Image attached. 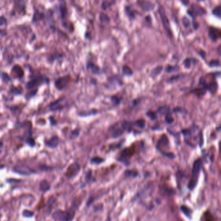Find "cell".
<instances>
[{
	"label": "cell",
	"mask_w": 221,
	"mask_h": 221,
	"mask_svg": "<svg viewBox=\"0 0 221 221\" xmlns=\"http://www.w3.org/2000/svg\"><path fill=\"white\" fill-rule=\"evenodd\" d=\"M50 184L46 180H43L40 183V190L42 192H46L50 189Z\"/></svg>",
	"instance_id": "obj_17"
},
{
	"label": "cell",
	"mask_w": 221,
	"mask_h": 221,
	"mask_svg": "<svg viewBox=\"0 0 221 221\" xmlns=\"http://www.w3.org/2000/svg\"><path fill=\"white\" fill-rule=\"evenodd\" d=\"M184 110L182 109V108H180V107H177V108H175L174 109V111L175 112H179V113H183V112H185L184 111Z\"/></svg>",
	"instance_id": "obj_46"
},
{
	"label": "cell",
	"mask_w": 221,
	"mask_h": 221,
	"mask_svg": "<svg viewBox=\"0 0 221 221\" xmlns=\"http://www.w3.org/2000/svg\"><path fill=\"white\" fill-rule=\"evenodd\" d=\"M219 155H220V157L221 159V141L219 143Z\"/></svg>",
	"instance_id": "obj_51"
},
{
	"label": "cell",
	"mask_w": 221,
	"mask_h": 221,
	"mask_svg": "<svg viewBox=\"0 0 221 221\" xmlns=\"http://www.w3.org/2000/svg\"><path fill=\"white\" fill-rule=\"evenodd\" d=\"M58 143H59L58 137H57V136H54V137H52L50 140H49L48 141H47L45 142V144L49 147L54 148L58 145Z\"/></svg>",
	"instance_id": "obj_13"
},
{
	"label": "cell",
	"mask_w": 221,
	"mask_h": 221,
	"mask_svg": "<svg viewBox=\"0 0 221 221\" xmlns=\"http://www.w3.org/2000/svg\"><path fill=\"white\" fill-rule=\"evenodd\" d=\"M209 65L210 67H219L220 65V63L219 60H217V59H213V60H211L210 63H209Z\"/></svg>",
	"instance_id": "obj_32"
},
{
	"label": "cell",
	"mask_w": 221,
	"mask_h": 221,
	"mask_svg": "<svg viewBox=\"0 0 221 221\" xmlns=\"http://www.w3.org/2000/svg\"><path fill=\"white\" fill-rule=\"evenodd\" d=\"M111 101L113 103L114 105H118L119 103H120V98H118L116 96H113L111 97Z\"/></svg>",
	"instance_id": "obj_38"
},
{
	"label": "cell",
	"mask_w": 221,
	"mask_h": 221,
	"mask_svg": "<svg viewBox=\"0 0 221 221\" xmlns=\"http://www.w3.org/2000/svg\"><path fill=\"white\" fill-rule=\"evenodd\" d=\"M45 18V15L43 12H41L38 9H35V12L33 14V16L32 18V22L36 23L43 20Z\"/></svg>",
	"instance_id": "obj_12"
},
{
	"label": "cell",
	"mask_w": 221,
	"mask_h": 221,
	"mask_svg": "<svg viewBox=\"0 0 221 221\" xmlns=\"http://www.w3.org/2000/svg\"><path fill=\"white\" fill-rule=\"evenodd\" d=\"M104 159L100 158V157H98V156L94 157V158H92L91 159V162L93 164H101L104 162Z\"/></svg>",
	"instance_id": "obj_29"
},
{
	"label": "cell",
	"mask_w": 221,
	"mask_h": 221,
	"mask_svg": "<svg viewBox=\"0 0 221 221\" xmlns=\"http://www.w3.org/2000/svg\"><path fill=\"white\" fill-rule=\"evenodd\" d=\"M75 210L70 208L67 210H57L53 214V218L56 221H72L75 216Z\"/></svg>",
	"instance_id": "obj_1"
},
{
	"label": "cell",
	"mask_w": 221,
	"mask_h": 221,
	"mask_svg": "<svg viewBox=\"0 0 221 221\" xmlns=\"http://www.w3.org/2000/svg\"><path fill=\"white\" fill-rule=\"evenodd\" d=\"M158 112L162 114V115H166L168 113H169V107L168 106H163V107H160L158 109Z\"/></svg>",
	"instance_id": "obj_24"
},
{
	"label": "cell",
	"mask_w": 221,
	"mask_h": 221,
	"mask_svg": "<svg viewBox=\"0 0 221 221\" xmlns=\"http://www.w3.org/2000/svg\"><path fill=\"white\" fill-rule=\"evenodd\" d=\"M135 124L138 127H139V128H141V129H143L145 127V126H146V122L145 120H144V119H139V120H137L135 122Z\"/></svg>",
	"instance_id": "obj_26"
},
{
	"label": "cell",
	"mask_w": 221,
	"mask_h": 221,
	"mask_svg": "<svg viewBox=\"0 0 221 221\" xmlns=\"http://www.w3.org/2000/svg\"><path fill=\"white\" fill-rule=\"evenodd\" d=\"M199 54H200V55H201V56L202 57V58H204V56H205V53L203 51V50H201V51H200L199 52Z\"/></svg>",
	"instance_id": "obj_50"
},
{
	"label": "cell",
	"mask_w": 221,
	"mask_h": 221,
	"mask_svg": "<svg viewBox=\"0 0 221 221\" xmlns=\"http://www.w3.org/2000/svg\"><path fill=\"white\" fill-rule=\"evenodd\" d=\"M18 13L21 15L26 14V1L25 0H14V8L12 14Z\"/></svg>",
	"instance_id": "obj_3"
},
{
	"label": "cell",
	"mask_w": 221,
	"mask_h": 221,
	"mask_svg": "<svg viewBox=\"0 0 221 221\" xmlns=\"http://www.w3.org/2000/svg\"><path fill=\"white\" fill-rule=\"evenodd\" d=\"M11 92L12 93V94H14V95L22 94V92H23L22 88L20 87H12L11 89Z\"/></svg>",
	"instance_id": "obj_28"
},
{
	"label": "cell",
	"mask_w": 221,
	"mask_h": 221,
	"mask_svg": "<svg viewBox=\"0 0 221 221\" xmlns=\"http://www.w3.org/2000/svg\"><path fill=\"white\" fill-rule=\"evenodd\" d=\"M165 121H166L168 124H171L174 122V118L171 116V114L169 113H168L165 115Z\"/></svg>",
	"instance_id": "obj_36"
},
{
	"label": "cell",
	"mask_w": 221,
	"mask_h": 221,
	"mask_svg": "<svg viewBox=\"0 0 221 221\" xmlns=\"http://www.w3.org/2000/svg\"><path fill=\"white\" fill-rule=\"evenodd\" d=\"M182 22H183V24H184V26L186 27H188L189 26V25H190L189 20L188 18H186V17H184V18H183V20H182Z\"/></svg>",
	"instance_id": "obj_44"
},
{
	"label": "cell",
	"mask_w": 221,
	"mask_h": 221,
	"mask_svg": "<svg viewBox=\"0 0 221 221\" xmlns=\"http://www.w3.org/2000/svg\"><path fill=\"white\" fill-rule=\"evenodd\" d=\"M80 171V165L76 162L71 164L67 168L65 173V176L68 178H72L78 175Z\"/></svg>",
	"instance_id": "obj_5"
},
{
	"label": "cell",
	"mask_w": 221,
	"mask_h": 221,
	"mask_svg": "<svg viewBox=\"0 0 221 221\" xmlns=\"http://www.w3.org/2000/svg\"><path fill=\"white\" fill-rule=\"evenodd\" d=\"M12 71L17 75L19 78H22L23 76V71L22 68L18 65H16L12 68Z\"/></svg>",
	"instance_id": "obj_18"
},
{
	"label": "cell",
	"mask_w": 221,
	"mask_h": 221,
	"mask_svg": "<svg viewBox=\"0 0 221 221\" xmlns=\"http://www.w3.org/2000/svg\"><path fill=\"white\" fill-rule=\"evenodd\" d=\"M112 132H111V136L113 138H118L120 137L121 135H123L124 133V129L122 128V126H120V127H112Z\"/></svg>",
	"instance_id": "obj_11"
},
{
	"label": "cell",
	"mask_w": 221,
	"mask_h": 221,
	"mask_svg": "<svg viewBox=\"0 0 221 221\" xmlns=\"http://www.w3.org/2000/svg\"><path fill=\"white\" fill-rule=\"evenodd\" d=\"M36 92H37V89H35V90L31 91V92H29L28 94H27V95L26 96V98H27V100H29V99L31 98H32V96H35V95H36Z\"/></svg>",
	"instance_id": "obj_39"
},
{
	"label": "cell",
	"mask_w": 221,
	"mask_h": 221,
	"mask_svg": "<svg viewBox=\"0 0 221 221\" xmlns=\"http://www.w3.org/2000/svg\"><path fill=\"white\" fill-rule=\"evenodd\" d=\"M111 5H112V3L110 2L104 1L102 3V8H104V9H106V8H107L109 7H110Z\"/></svg>",
	"instance_id": "obj_41"
},
{
	"label": "cell",
	"mask_w": 221,
	"mask_h": 221,
	"mask_svg": "<svg viewBox=\"0 0 221 221\" xmlns=\"http://www.w3.org/2000/svg\"><path fill=\"white\" fill-rule=\"evenodd\" d=\"M137 171H135V170H127L125 171V175L127 177H135L137 176Z\"/></svg>",
	"instance_id": "obj_27"
},
{
	"label": "cell",
	"mask_w": 221,
	"mask_h": 221,
	"mask_svg": "<svg viewBox=\"0 0 221 221\" xmlns=\"http://www.w3.org/2000/svg\"><path fill=\"white\" fill-rule=\"evenodd\" d=\"M120 126L124 130H129V129L131 128V123L127 121L122 122Z\"/></svg>",
	"instance_id": "obj_30"
},
{
	"label": "cell",
	"mask_w": 221,
	"mask_h": 221,
	"mask_svg": "<svg viewBox=\"0 0 221 221\" xmlns=\"http://www.w3.org/2000/svg\"><path fill=\"white\" fill-rule=\"evenodd\" d=\"M206 13V12L204 8L198 5H196V4H193V5H191L189 10L188 11V14L190 16H192L193 18L198 16H202Z\"/></svg>",
	"instance_id": "obj_4"
},
{
	"label": "cell",
	"mask_w": 221,
	"mask_h": 221,
	"mask_svg": "<svg viewBox=\"0 0 221 221\" xmlns=\"http://www.w3.org/2000/svg\"><path fill=\"white\" fill-rule=\"evenodd\" d=\"M176 69H177V67H175V66H168L167 67V72H169V73H170V72H172V71H174L177 70Z\"/></svg>",
	"instance_id": "obj_45"
},
{
	"label": "cell",
	"mask_w": 221,
	"mask_h": 221,
	"mask_svg": "<svg viewBox=\"0 0 221 221\" xmlns=\"http://www.w3.org/2000/svg\"><path fill=\"white\" fill-rule=\"evenodd\" d=\"M216 130H217V131H220V130H221V125L218 127L217 129H216Z\"/></svg>",
	"instance_id": "obj_53"
},
{
	"label": "cell",
	"mask_w": 221,
	"mask_h": 221,
	"mask_svg": "<svg viewBox=\"0 0 221 221\" xmlns=\"http://www.w3.org/2000/svg\"><path fill=\"white\" fill-rule=\"evenodd\" d=\"M126 13H127V16H129L130 18H134V17H135V14H134V13L133 12V11H131V8H130L129 7H127L126 8Z\"/></svg>",
	"instance_id": "obj_35"
},
{
	"label": "cell",
	"mask_w": 221,
	"mask_h": 221,
	"mask_svg": "<svg viewBox=\"0 0 221 221\" xmlns=\"http://www.w3.org/2000/svg\"><path fill=\"white\" fill-rule=\"evenodd\" d=\"M134 153H135V150L132 147L127 148L122 151L121 156L120 157V159H118V160L120 161V162H121L122 163L126 165H128L129 163V161L127 160V159L130 158V157L132 156Z\"/></svg>",
	"instance_id": "obj_6"
},
{
	"label": "cell",
	"mask_w": 221,
	"mask_h": 221,
	"mask_svg": "<svg viewBox=\"0 0 221 221\" xmlns=\"http://www.w3.org/2000/svg\"><path fill=\"white\" fill-rule=\"evenodd\" d=\"M12 171L22 175H29L35 173L34 170L25 165H16L12 169Z\"/></svg>",
	"instance_id": "obj_7"
},
{
	"label": "cell",
	"mask_w": 221,
	"mask_h": 221,
	"mask_svg": "<svg viewBox=\"0 0 221 221\" xmlns=\"http://www.w3.org/2000/svg\"><path fill=\"white\" fill-rule=\"evenodd\" d=\"M22 214L25 216V217H32V216L34 215V213L31 211L25 210H23Z\"/></svg>",
	"instance_id": "obj_33"
},
{
	"label": "cell",
	"mask_w": 221,
	"mask_h": 221,
	"mask_svg": "<svg viewBox=\"0 0 221 221\" xmlns=\"http://www.w3.org/2000/svg\"><path fill=\"white\" fill-rule=\"evenodd\" d=\"M181 210L182 211H183V213L184 214H186L187 216H189V213H190V210L188 209V207H185V206H182L181 207Z\"/></svg>",
	"instance_id": "obj_42"
},
{
	"label": "cell",
	"mask_w": 221,
	"mask_h": 221,
	"mask_svg": "<svg viewBox=\"0 0 221 221\" xmlns=\"http://www.w3.org/2000/svg\"><path fill=\"white\" fill-rule=\"evenodd\" d=\"M99 19H100V22L101 23H104V24L108 23L109 22V21H110L109 16L107 14H105L104 13H101L100 14Z\"/></svg>",
	"instance_id": "obj_21"
},
{
	"label": "cell",
	"mask_w": 221,
	"mask_h": 221,
	"mask_svg": "<svg viewBox=\"0 0 221 221\" xmlns=\"http://www.w3.org/2000/svg\"><path fill=\"white\" fill-rule=\"evenodd\" d=\"M213 14L218 18H221V5L213 8Z\"/></svg>",
	"instance_id": "obj_25"
},
{
	"label": "cell",
	"mask_w": 221,
	"mask_h": 221,
	"mask_svg": "<svg viewBox=\"0 0 221 221\" xmlns=\"http://www.w3.org/2000/svg\"><path fill=\"white\" fill-rule=\"evenodd\" d=\"M62 101V99H59V100H58L56 101H54V102H53L52 104H50V105H49L50 109L51 110H53L62 109V107L60 105V102Z\"/></svg>",
	"instance_id": "obj_19"
},
{
	"label": "cell",
	"mask_w": 221,
	"mask_h": 221,
	"mask_svg": "<svg viewBox=\"0 0 221 221\" xmlns=\"http://www.w3.org/2000/svg\"><path fill=\"white\" fill-rule=\"evenodd\" d=\"M162 69H163V67L162 66L160 65V66L156 67L155 68V69L152 71V72H151V75L153 76H156L157 75H159L161 73V71H162Z\"/></svg>",
	"instance_id": "obj_23"
},
{
	"label": "cell",
	"mask_w": 221,
	"mask_h": 221,
	"mask_svg": "<svg viewBox=\"0 0 221 221\" xmlns=\"http://www.w3.org/2000/svg\"><path fill=\"white\" fill-rule=\"evenodd\" d=\"M202 162L201 159H198L197 160L195 161V162L193 164V169H192V178H191L190 181L188 184V188L191 190L194 189L195 186L197 185L198 179V177H199V174H200V172H201V170L202 168Z\"/></svg>",
	"instance_id": "obj_2"
},
{
	"label": "cell",
	"mask_w": 221,
	"mask_h": 221,
	"mask_svg": "<svg viewBox=\"0 0 221 221\" xmlns=\"http://www.w3.org/2000/svg\"><path fill=\"white\" fill-rule=\"evenodd\" d=\"M26 142L29 144V146H34L35 145V140H34L33 138H32L31 137V138H29L27 140H26Z\"/></svg>",
	"instance_id": "obj_43"
},
{
	"label": "cell",
	"mask_w": 221,
	"mask_h": 221,
	"mask_svg": "<svg viewBox=\"0 0 221 221\" xmlns=\"http://www.w3.org/2000/svg\"><path fill=\"white\" fill-rule=\"evenodd\" d=\"M122 72H123V73L126 76H131V75H132L133 73L132 69H131V68L127 65H124L122 67Z\"/></svg>",
	"instance_id": "obj_22"
},
{
	"label": "cell",
	"mask_w": 221,
	"mask_h": 221,
	"mask_svg": "<svg viewBox=\"0 0 221 221\" xmlns=\"http://www.w3.org/2000/svg\"><path fill=\"white\" fill-rule=\"evenodd\" d=\"M87 67H88L89 69L93 73H95V74L99 73V72H100L99 67H98L96 65L94 64V63H89L88 65H87Z\"/></svg>",
	"instance_id": "obj_20"
},
{
	"label": "cell",
	"mask_w": 221,
	"mask_h": 221,
	"mask_svg": "<svg viewBox=\"0 0 221 221\" xmlns=\"http://www.w3.org/2000/svg\"><path fill=\"white\" fill-rule=\"evenodd\" d=\"M2 80H3L4 82H8L11 81V78L10 76H8V74L6 73H3L2 74Z\"/></svg>",
	"instance_id": "obj_34"
},
{
	"label": "cell",
	"mask_w": 221,
	"mask_h": 221,
	"mask_svg": "<svg viewBox=\"0 0 221 221\" xmlns=\"http://www.w3.org/2000/svg\"><path fill=\"white\" fill-rule=\"evenodd\" d=\"M181 2L184 5H188L189 4V0H181Z\"/></svg>",
	"instance_id": "obj_48"
},
{
	"label": "cell",
	"mask_w": 221,
	"mask_h": 221,
	"mask_svg": "<svg viewBox=\"0 0 221 221\" xmlns=\"http://www.w3.org/2000/svg\"><path fill=\"white\" fill-rule=\"evenodd\" d=\"M216 50H217V53H219V54L221 56V45L218 47V48H217V49H216Z\"/></svg>",
	"instance_id": "obj_49"
},
{
	"label": "cell",
	"mask_w": 221,
	"mask_h": 221,
	"mask_svg": "<svg viewBox=\"0 0 221 221\" xmlns=\"http://www.w3.org/2000/svg\"><path fill=\"white\" fill-rule=\"evenodd\" d=\"M159 13H160V16L161 20H162V22L163 24L164 28L165 29V31L168 32V33L169 34V35L171 36V29H170V24H169V22L168 20V18H167L166 15H165V12L164 11V9H161L159 10Z\"/></svg>",
	"instance_id": "obj_8"
},
{
	"label": "cell",
	"mask_w": 221,
	"mask_h": 221,
	"mask_svg": "<svg viewBox=\"0 0 221 221\" xmlns=\"http://www.w3.org/2000/svg\"><path fill=\"white\" fill-rule=\"evenodd\" d=\"M68 80L67 77H62L58 78L56 82H55V86L59 89V90H62L64 88L67 83Z\"/></svg>",
	"instance_id": "obj_10"
},
{
	"label": "cell",
	"mask_w": 221,
	"mask_h": 221,
	"mask_svg": "<svg viewBox=\"0 0 221 221\" xmlns=\"http://www.w3.org/2000/svg\"><path fill=\"white\" fill-rule=\"evenodd\" d=\"M147 115L151 119H152V120H156V119L157 118V117L155 113L153 112V111H148L147 113Z\"/></svg>",
	"instance_id": "obj_37"
},
{
	"label": "cell",
	"mask_w": 221,
	"mask_h": 221,
	"mask_svg": "<svg viewBox=\"0 0 221 221\" xmlns=\"http://www.w3.org/2000/svg\"><path fill=\"white\" fill-rule=\"evenodd\" d=\"M2 146H3V142L0 141V149L2 147Z\"/></svg>",
	"instance_id": "obj_52"
},
{
	"label": "cell",
	"mask_w": 221,
	"mask_h": 221,
	"mask_svg": "<svg viewBox=\"0 0 221 221\" xmlns=\"http://www.w3.org/2000/svg\"><path fill=\"white\" fill-rule=\"evenodd\" d=\"M192 60H193V59L192 58H186L183 62L184 65L185 66V67L188 68V69L190 68L191 65H192Z\"/></svg>",
	"instance_id": "obj_31"
},
{
	"label": "cell",
	"mask_w": 221,
	"mask_h": 221,
	"mask_svg": "<svg viewBox=\"0 0 221 221\" xmlns=\"http://www.w3.org/2000/svg\"><path fill=\"white\" fill-rule=\"evenodd\" d=\"M209 36L213 41L220 39V38H221V29L213 27H210L209 28Z\"/></svg>",
	"instance_id": "obj_9"
},
{
	"label": "cell",
	"mask_w": 221,
	"mask_h": 221,
	"mask_svg": "<svg viewBox=\"0 0 221 221\" xmlns=\"http://www.w3.org/2000/svg\"><path fill=\"white\" fill-rule=\"evenodd\" d=\"M168 144H169V140H168L167 136L164 135L162 136V137H161L160 139L159 140V142L158 144H157V147L158 148L163 147L164 146H168Z\"/></svg>",
	"instance_id": "obj_15"
},
{
	"label": "cell",
	"mask_w": 221,
	"mask_h": 221,
	"mask_svg": "<svg viewBox=\"0 0 221 221\" xmlns=\"http://www.w3.org/2000/svg\"><path fill=\"white\" fill-rule=\"evenodd\" d=\"M7 35V32L4 31V30H2L0 29V36H5Z\"/></svg>",
	"instance_id": "obj_47"
},
{
	"label": "cell",
	"mask_w": 221,
	"mask_h": 221,
	"mask_svg": "<svg viewBox=\"0 0 221 221\" xmlns=\"http://www.w3.org/2000/svg\"><path fill=\"white\" fill-rule=\"evenodd\" d=\"M7 23V19L3 16H0V26H4L6 25Z\"/></svg>",
	"instance_id": "obj_40"
},
{
	"label": "cell",
	"mask_w": 221,
	"mask_h": 221,
	"mask_svg": "<svg viewBox=\"0 0 221 221\" xmlns=\"http://www.w3.org/2000/svg\"><path fill=\"white\" fill-rule=\"evenodd\" d=\"M140 7L144 9V11H152L155 5L153 4L151 2H148V1H145V2H142L140 3Z\"/></svg>",
	"instance_id": "obj_14"
},
{
	"label": "cell",
	"mask_w": 221,
	"mask_h": 221,
	"mask_svg": "<svg viewBox=\"0 0 221 221\" xmlns=\"http://www.w3.org/2000/svg\"><path fill=\"white\" fill-rule=\"evenodd\" d=\"M42 80V78L41 77L40 78H36L33 79L31 81H30L27 84V87L29 89H32L34 87H35L38 84H39Z\"/></svg>",
	"instance_id": "obj_16"
}]
</instances>
